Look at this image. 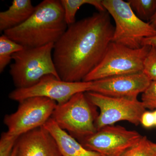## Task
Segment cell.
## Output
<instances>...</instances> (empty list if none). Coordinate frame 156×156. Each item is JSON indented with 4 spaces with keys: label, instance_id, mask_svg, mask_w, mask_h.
Returning a JSON list of instances; mask_svg holds the SVG:
<instances>
[{
    "label": "cell",
    "instance_id": "cell-20",
    "mask_svg": "<svg viewBox=\"0 0 156 156\" xmlns=\"http://www.w3.org/2000/svg\"><path fill=\"white\" fill-rule=\"evenodd\" d=\"M19 136L4 132L0 140V156H11Z\"/></svg>",
    "mask_w": 156,
    "mask_h": 156
},
{
    "label": "cell",
    "instance_id": "cell-19",
    "mask_svg": "<svg viewBox=\"0 0 156 156\" xmlns=\"http://www.w3.org/2000/svg\"><path fill=\"white\" fill-rule=\"evenodd\" d=\"M143 73L151 81L156 80V46L151 47L144 61Z\"/></svg>",
    "mask_w": 156,
    "mask_h": 156
},
{
    "label": "cell",
    "instance_id": "cell-6",
    "mask_svg": "<svg viewBox=\"0 0 156 156\" xmlns=\"http://www.w3.org/2000/svg\"><path fill=\"white\" fill-rule=\"evenodd\" d=\"M151 46L131 49L111 42L97 67L85 78L84 82H93L111 77L142 73Z\"/></svg>",
    "mask_w": 156,
    "mask_h": 156
},
{
    "label": "cell",
    "instance_id": "cell-15",
    "mask_svg": "<svg viewBox=\"0 0 156 156\" xmlns=\"http://www.w3.org/2000/svg\"><path fill=\"white\" fill-rule=\"evenodd\" d=\"M60 2L64 10L65 21L68 26L76 22V14L83 5L94 6L98 12L106 11L101 0H61Z\"/></svg>",
    "mask_w": 156,
    "mask_h": 156
},
{
    "label": "cell",
    "instance_id": "cell-17",
    "mask_svg": "<svg viewBox=\"0 0 156 156\" xmlns=\"http://www.w3.org/2000/svg\"><path fill=\"white\" fill-rule=\"evenodd\" d=\"M128 2L136 16L143 21H150L156 13V0H128Z\"/></svg>",
    "mask_w": 156,
    "mask_h": 156
},
{
    "label": "cell",
    "instance_id": "cell-9",
    "mask_svg": "<svg viewBox=\"0 0 156 156\" xmlns=\"http://www.w3.org/2000/svg\"><path fill=\"white\" fill-rule=\"evenodd\" d=\"M92 84V82H66L49 75L33 87L14 89L10 92L9 97L11 100L19 102L31 97H45L60 105L77 93L91 91Z\"/></svg>",
    "mask_w": 156,
    "mask_h": 156
},
{
    "label": "cell",
    "instance_id": "cell-18",
    "mask_svg": "<svg viewBox=\"0 0 156 156\" xmlns=\"http://www.w3.org/2000/svg\"><path fill=\"white\" fill-rule=\"evenodd\" d=\"M122 156H156V154L152 147L151 141L147 136H142L139 142L128 149Z\"/></svg>",
    "mask_w": 156,
    "mask_h": 156
},
{
    "label": "cell",
    "instance_id": "cell-8",
    "mask_svg": "<svg viewBox=\"0 0 156 156\" xmlns=\"http://www.w3.org/2000/svg\"><path fill=\"white\" fill-rule=\"evenodd\" d=\"M17 110L4 118L9 134L20 136L43 127L52 116L57 104L47 98L34 97L19 102Z\"/></svg>",
    "mask_w": 156,
    "mask_h": 156
},
{
    "label": "cell",
    "instance_id": "cell-1",
    "mask_svg": "<svg viewBox=\"0 0 156 156\" xmlns=\"http://www.w3.org/2000/svg\"><path fill=\"white\" fill-rule=\"evenodd\" d=\"M114 30L106 11L69 26L53 48V62L60 79L83 81L102 60Z\"/></svg>",
    "mask_w": 156,
    "mask_h": 156
},
{
    "label": "cell",
    "instance_id": "cell-4",
    "mask_svg": "<svg viewBox=\"0 0 156 156\" xmlns=\"http://www.w3.org/2000/svg\"><path fill=\"white\" fill-rule=\"evenodd\" d=\"M85 92H80L56 105L51 118L61 129L78 140L95 134L98 115Z\"/></svg>",
    "mask_w": 156,
    "mask_h": 156
},
{
    "label": "cell",
    "instance_id": "cell-13",
    "mask_svg": "<svg viewBox=\"0 0 156 156\" xmlns=\"http://www.w3.org/2000/svg\"><path fill=\"white\" fill-rule=\"evenodd\" d=\"M53 136L62 156H103L84 147L50 118L44 126Z\"/></svg>",
    "mask_w": 156,
    "mask_h": 156
},
{
    "label": "cell",
    "instance_id": "cell-25",
    "mask_svg": "<svg viewBox=\"0 0 156 156\" xmlns=\"http://www.w3.org/2000/svg\"><path fill=\"white\" fill-rule=\"evenodd\" d=\"M16 153H17V147H16V145H15L14 148V149H13V151H12V152L11 154V156H16Z\"/></svg>",
    "mask_w": 156,
    "mask_h": 156
},
{
    "label": "cell",
    "instance_id": "cell-7",
    "mask_svg": "<svg viewBox=\"0 0 156 156\" xmlns=\"http://www.w3.org/2000/svg\"><path fill=\"white\" fill-rule=\"evenodd\" d=\"M89 100L100 110L95 125L98 130L120 121L138 126L145 107L137 99L106 96L96 92H85Z\"/></svg>",
    "mask_w": 156,
    "mask_h": 156
},
{
    "label": "cell",
    "instance_id": "cell-5",
    "mask_svg": "<svg viewBox=\"0 0 156 156\" xmlns=\"http://www.w3.org/2000/svg\"><path fill=\"white\" fill-rule=\"evenodd\" d=\"M102 5L115 22L112 42L131 49L143 47L144 39L156 35V30L149 23L143 21L122 0H103Z\"/></svg>",
    "mask_w": 156,
    "mask_h": 156
},
{
    "label": "cell",
    "instance_id": "cell-22",
    "mask_svg": "<svg viewBox=\"0 0 156 156\" xmlns=\"http://www.w3.org/2000/svg\"><path fill=\"white\" fill-rule=\"evenodd\" d=\"M140 123L145 128H151L155 126L153 112L147 111L144 112L140 118Z\"/></svg>",
    "mask_w": 156,
    "mask_h": 156
},
{
    "label": "cell",
    "instance_id": "cell-24",
    "mask_svg": "<svg viewBox=\"0 0 156 156\" xmlns=\"http://www.w3.org/2000/svg\"><path fill=\"white\" fill-rule=\"evenodd\" d=\"M149 23L156 30V12L153 17H152L151 19L150 20Z\"/></svg>",
    "mask_w": 156,
    "mask_h": 156
},
{
    "label": "cell",
    "instance_id": "cell-14",
    "mask_svg": "<svg viewBox=\"0 0 156 156\" xmlns=\"http://www.w3.org/2000/svg\"><path fill=\"white\" fill-rule=\"evenodd\" d=\"M34 9L30 0H14L8 10L0 12V31L4 32L21 25Z\"/></svg>",
    "mask_w": 156,
    "mask_h": 156
},
{
    "label": "cell",
    "instance_id": "cell-26",
    "mask_svg": "<svg viewBox=\"0 0 156 156\" xmlns=\"http://www.w3.org/2000/svg\"><path fill=\"white\" fill-rule=\"evenodd\" d=\"M151 146L153 149L154 151L155 152L156 154V143L151 142Z\"/></svg>",
    "mask_w": 156,
    "mask_h": 156
},
{
    "label": "cell",
    "instance_id": "cell-3",
    "mask_svg": "<svg viewBox=\"0 0 156 156\" xmlns=\"http://www.w3.org/2000/svg\"><path fill=\"white\" fill-rule=\"evenodd\" d=\"M54 44L36 48H23L13 54L10 74L16 89H25L52 75L61 80L53 60Z\"/></svg>",
    "mask_w": 156,
    "mask_h": 156
},
{
    "label": "cell",
    "instance_id": "cell-23",
    "mask_svg": "<svg viewBox=\"0 0 156 156\" xmlns=\"http://www.w3.org/2000/svg\"><path fill=\"white\" fill-rule=\"evenodd\" d=\"M142 46H156V35L154 36L151 37L147 38L144 39L142 43Z\"/></svg>",
    "mask_w": 156,
    "mask_h": 156
},
{
    "label": "cell",
    "instance_id": "cell-10",
    "mask_svg": "<svg viewBox=\"0 0 156 156\" xmlns=\"http://www.w3.org/2000/svg\"><path fill=\"white\" fill-rule=\"evenodd\" d=\"M142 137L137 131L112 125L103 127L95 134L78 141L87 149L102 156H122L139 142Z\"/></svg>",
    "mask_w": 156,
    "mask_h": 156
},
{
    "label": "cell",
    "instance_id": "cell-21",
    "mask_svg": "<svg viewBox=\"0 0 156 156\" xmlns=\"http://www.w3.org/2000/svg\"><path fill=\"white\" fill-rule=\"evenodd\" d=\"M141 101L146 109H156V80L151 81L148 87L143 92Z\"/></svg>",
    "mask_w": 156,
    "mask_h": 156
},
{
    "label": "cell",
    "instance_id": "cell-2",
    "mask_svg": "<svg viewBox=\"0 0 156 156\" xmlns=\"http://www.w3.org/2000/svg\"><path fill=\"white\" fill-rule=\"evenodd\" d=\"M68 27L60 1L44 0L25 22L4 34L24 48H39L56 43Z\"/></svg>",
    "mask_w": 156,
    "mask_h": 156
},
{
    "label": "cell",
    "instance_id": "cell-11",
    "mask_svg": "<svg viewBox=\"0 0 156 156\" xmlns=\"http://www.w3.org/2000/svg\"><path fill=\"white\" fill-rule=\"evenodd\" d=\"M151 82L143 72L115 76L93 81L90 91L110 97L137 99Z\"/></svg>",
    "mask_w": 156,
    "mask_h": 156
},
{
    "label": "cell",
    "instance_id": "cell-16",
    "mask_svg": "<svg viewBox=\"0 0 156 156\" xmlns=\"http://www.w3.org/2000/svg\"><path fill=\"white\" fill-rule=\"evenodd\" d=\"M23 48L4 34L0 37V73H2L10 63L13 54Z\"/></svg>",
    "mask_w": 156,
    "mask_h": 156
},
{
    "label": "cell",
    "instance_id": "cell-27",
    "mask_svg": "<svg viewBox=\"0 0 156 156\" xmlns=\"http://www.w3.org/2000/svg\"><path fill=\"white\" fill-rule=\"evenodd\" d=\"M154 117L155 126H156V109L153 111Z\"/></svg>",
    "mask_w": 156,
    "mask_h": 156
},
{
    "label": "cell",
    "instance_id": "cell-12",
    "mask_svg": "<svg viewBox=\"0 0 156 156\" xmlns=\"http://www.w3.org/2000/svg\"><path fill=\"white\" fill-rule=\"evenodd\" d=\"M15 145L16 156H62L55 139L44 126L20 136Z\"/></svg>",
    "mask_w": 156,
    "mask_h": 156
}]
</instances>
